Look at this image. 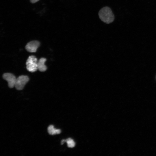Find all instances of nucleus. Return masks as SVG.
I'll return each instance as SVG.
<instances>
[{
  "instance_id": "9",
  "label": "nucleus",
  "mask_w": 156,
  "mask_h": 156,
  "mask_svg": "<svg viewBox=\"0 0 156 156\" xmlns=\"http://www.w3.org/2000/svg\"><path fill=\"white\" fill-rule=\"evenodd\" d=\"M39 0H30L31 3H34L39 1Z\"/></svg>"
},
{
  "instance_id": "1",
  "label": "nucleus",
  "mask_w": 156,
  "mask_h": 156,
  "mask_svg": "<svg viewBox=\"0 0 156 156\" xmlns=\"http://www.w3.org/2000/svg\"><path fill=\"white\" fill-rule=\"evenodd\" d=\"M99 15L101 20L106 24L112 22L114 19V15L111 10L108 7H105L99 11Z\"/></svg>"
},
{
  "instance_id": "2",
  "label": "nucleus",
  "mask_w": 156,
  "mask_h": 156,
  "mask_svg": "<svg viewBox=\"0 0 156 156\" xmlns=\"http://www.w3.org/2000/svg\"><path fill=\"white\" fill-rule=\"evenodd\" d=\"M37 63V59L35 56H29L26 62L27 69L31 72L36 71L38 69Z\"/></svg>"
},
{
  "instance_id": "4",
  "label": "nucleus",
  "mask_w": 156,
  "mask_h": 156,
  "mask_svg": "<svg viewBox=\"0 0 156 156\" xmlns=\"http://www.w3.org/2000/svg\"><path fill=\"white\" fill-rule=\"evenodd\" d=\"M3 77L8 82L9 88H12L15 86L16 78L14 75L11 73H6L3 75Z\"/></svg>"
},
{
  "instance_id": "5",
  "label": "nucleus",
  "mask_w": 156,
  "mask_h": 156,
  "mask_svg": "<svg viewBox=\"0 0 156 156\" xmlns=\"http://www.w3.org/2000/svg\"><path fill=\"white\" fill-rule=\"evenodd\" d=\"M40 45V43L38 41L33 40L28 43L25 48L26 50L29 52H35Z\"/></svg>"
},
{
  "instance_id": "3",
  "label": "nucleus",
  "mask_w": 156,
  "mask_h": 156,
  "mask_svg": "<svg viewBox=\"0 0 156 156\" xmlns=\"http://www.w3.org/2000/svg\"><path fill=\"white\" fill-rule=\"evenodd\" d=\"M29 79L27 76L22 75L16 78L15 87L18 90H22Z\"/></svg>"
},
{
  "instance_id": "10",
  "label": "nucleus",
  "mask_w": 156,
  "mask_h": 156,
  "mask_svg": "<svg viewBox=\"0 0 156 156\" xmlns=\"http://www.w3.org/2000/svg\"><path fill=\"white\" fill-rule=\"evenodd\" d=\"M66 142V140H62L61 142V144L62 145L63 144L64 142Z\"/></svg>"
},
{
  "instance_id": "7",
  "label": "nucleus",
  "mask_w": 156,
  "mask_h": 156,
  "mask_svg": "<svg viewBox=\"0 0 156 156\" xmlns=\"http://www.w3.org/2000/svg\"><path fill=\"white\" fill-rule=\"evenodd\" d=\"M47 130L49 133L51 135H53L56 134H59L61 133V130L60 129H57L54 128L53 125H49L47 129Z\"/></svg>"
},
{
  "instance_id": "6",
  "label": "nucleus",
  "mask_w": 156,
  "mask_h": 156,
  "mask_svg": "<svg viewBox=\"0 0 156 156\" xmlns=\"http://www.w3.org/2000/svg\"><path fill=\"white\" fill-rule=\"evenodd\" d=\"M46 59L44 58H41L38 62V69L41 72H44L47 69V67L44 64Z\"/></svg>"
},
{
  "instance_id": "8",
  "label": "nucleus",
  "mask_w": 156,
  "mask_h": 156,
  "mask_svg": "<svg viewBox=\"0 0 156 156\" xmlns=\"http://www.w3.org/2000/svg\"><path fill=\"white\" fill-rule=\"evenodd\" d=\"M68 146L70 148H73L75 146V143L73 140L71 138H68L66 140Z\"/></svg>"
}]
</instances>
